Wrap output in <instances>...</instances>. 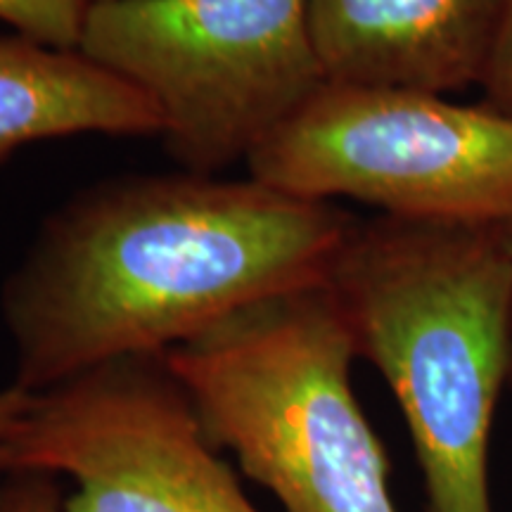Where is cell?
<instances>
[{
  "mask_svg": "<svg viewBox=\"0 0 512 512\" xmlns=\"http://www.w3.org/2000/svg\"><path fill=\"white\" fill-rule=\"evenodd\" d=\"M356 219L254 181L166 174L86 188L43 223L3 290L31 394L166 354L249 306L328 283Z\"/></svg>",
  "mask_w": 512,
  "mask_h": 512,
  "instance_id": "6da1fadb",
  "label": "cell"
},
{
  "mask_svg": "<svg viewBox=\"0 0 512 512\" xmlns=\"http://www.w3.org/2000/svg\"><path fill=\"white\" fill-rule=\"evenodd\" d=\"M325 287L356 356L399 403L425 512H496L491 441L512 384V254L501 223L356 221Z\"/></svg>",
  "mask_w": 512,
  "mask_h": 512,
  "instance_id": "7a4b0ae2",
  "label": "cell"
},
{
  "mask_svg": "<svg viewBox=\"0 0 512 512\" xmlns=\"http://www.w3.org/2000/svg\"><path fill=\"white\" fill-rule=\"evenodd\" d=\"M325 285L266 299L164 354L207 439L283 512H399Z\"/></svg>",
  "mask_w": 512,
  "mask_h": 512,
  "instance_id": "3957f363",
  "label": "cell"
},
{
  "mask_svg": "<svg viewBox=\"0 0 512 512\" xmlns=\"http://www.w3.org/2000/svg\"><path fill=\"white\" fill-rule=\"evenodd\" d=\"M79 53L143 93L169 155L216 176L328 83L309 0L88 3Z\"/></svg>",
  "mask_w": 512,
  "mask_h": 512,
  "instance_id": "277c9868",
  "label": "cell"
},
{
  "mask_svg": "<svg viewBox=\"0 0 512 512\" xmlns=\"http://www.w3.org/2000/svg\"><path fill=\"white\" fill-rule=\"evenodd\" d=\"M306 200L339 197L418 221L512 216V117L408 88L328 81L247 162Z\"/></svg>",
  "mask_w": 512,
  "mask_h": 512,
  "instance_id": "5b68a950",
  "label": "cell"
},
{
  "mask_svg": "<svg viewBox=\"0 0 512 512\" xmlns=\"http://www.w3.org/2000/svg\"><path fill=\"white\" fill-rule=\"evenodd\" d=\"M219 453L164 354L126 356L34 394L12 475L72 479L62 512H261Z\"/></svg>",
  "mask_w": 512,
  "mask_h": 512,
  "instance_id": "8992f818",
  "label": "cell"
},
{
  "mask_svg": "<svg viewBox=\"0 0 512 512\" xmlns=\"http://www.w3.org/2000/svg\"><path fill=\"white\" fill-rule=\"evenodd\" d=\"M505 0H309L328 81L425 93L482 86Z\"/></svg>",
  "mask_w": 512,
  "mask_h": 512,
  "instance_id": "52a82bcc",
  "label": "cell"
},
{
  "mask_svg": "<svg viewBox=\"0 0 512 512\" xmlns=\"http://www.w3.org/2000/svg\"><path fill=\"white\" fill-rule=\"evenodd\" d=\"M152 102L79 50L0 36V162L41 140L105 133L157 136Z\"/></svg>",
  "mask_w": 512,
  "mask_h": 512,
  "instance_id": "ba28073f",
  "label": "cell"
},
{
  "mask_svg": "<svg viewBox=\"0 0 512 512\" xmlns=\"http://www.w3.org/2000/svg\"><path fill=\"white\" fill-rule=\"evenodd\" d=\"M86 8V0H0V22L41 46L76 50Z\"/></svg>",
  "mask_w": 512,
  "mask_h": 512,
  "instance_id": "9c48e42d",
  "label": "cell"
},
{
  "mask_svg": "<svg viewBox=\"0 0 512 512\" xmlns=\"http://www.w3.org/2000/svg\"><path fill=\"white\" fill-rule=\"evenodd\" d=\"M0 489V512H62L64 496L55 475L17 472Z\"/></svg>",
  "mask_w": 512,
  "mask_h": 512,
  "instance_id": "30bf717a",
  "label": "cell"
},
{
  "mask_svg": "<svg viewBox=\"0 0 512 512\" xmlns=\"http://www.w3.org/2000/svg\"><path fill=\"white\" fill-rule=\"evenodd\" d=\"M486 105L512 117V0H505L503 22L482 86Z\"/></svg>",
  "mask_w": 512,
  "mask_h": 512,
  "instance_id": "8fae6325",
  "label": "cell"
},
{
  "mask_svg": "<svg viewBox=\"0 0 512 512\" xmlns=\"http://www.w3.org/2000/svg\"><path fill=\"white\" fill-rule=\"evenodd\" d=\"M34 394L19 384L0 389V489H3L5 475H12V439H15L19 420L27 413Z\"/></svg>",
  "mask_w": 512,
  "mask_h": 512,
  "instance_id": "7c38bea8",
  "label": "cell"
},
{
  "mask_svg": "<svg viewBox=\"0 0 512 512\" xmlns=\"http://www.w3.org/2000/svg\"><path fill=\"white\" fill-rule=\"evenodd\" d=\"M501 228H503L505 242H508V249H510V254H512V216H508V219L501 221Z\"/></svg>",
  "mask_w": 512,
  "mask_h": 512,
  "instance_id": "4fadbf2b",
  "label": "cell"
},
{
  "mask_svg": "<svg viewBox=\"0 0 512 512\" xmlns=\"http://www.w3.org/2000/svg\"><path fill=\"white\" fill-rule=\"evenodd\" d=\"M86 3H105V0H86Z\"/></svg>",
  "mask_w": 512,
  "mask_h": 512,
  "instance_id": "5bb4252c",
  "label": "cell"
}]
</instances>
